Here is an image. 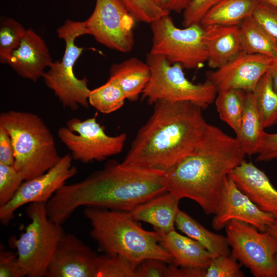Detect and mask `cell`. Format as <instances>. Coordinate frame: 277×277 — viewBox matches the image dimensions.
Wrapping results in <instances>:
<instances>
[{"label":"cell","mask_w":277,"mask_h":277,"mask_svg":"<svg viewBox=\"0 0 277 277\" xmlns=\"http://www.w3.org/2000/svg\"><path fill=\"white\" fill-rule=\"evenodd\" d=\"M165 173L110 161L84 180L61 187L46 203L47 215L62 225L81 207L131 211L167 191Z\"/></svg>","instance_id":"obj_1"},{"label":"cell","mask_w":277,"mask_h":277,"mask_svg":"<svg viewBox=\"0 0 277 277\" xmlns=\"http://www.w3.org/2000/svg\"><path fill=\"white\" fill-rule=\"evenodd\" d=\"M154 105L122 163L166 173L196 149L209 124L191 102L160 100Z\"/></svg>","instance_id":"obj_2"},{"label":"cell","mask_w":277,"mask_h":277,"mask_svg":"<svg viewBox=\"0 0 277 277\" xmlns=\"http://www.w3.org/2000/svg\"><path fill=\"white\" fill-rule=\"evenodd\" d=\"M246 156L239 141L209 124L196 149L165 173L167 190L196 202L208 215L216 210L226 178Z\"/></svg>","instance_id":"obj_3"},{"label":"cell","mask_w":277,"mask_h":277,"mask_svg":"<svg viewBox=\"0 0 277 277\" xmlns=\"http://www.w3.org/2000/svg\"><path fill=\"white\" fill-rule=\"evenodd\" d=\"M83 214L90 223L91 238L103 253L122 255L136 265L149 259L172 263L159 233L143 229L129 212L88 207Z\"/></svg>","instance_id":"obj_4"},{"label":"cell","mask_w":277,"mask_h":277,"mask_svg":"<svg viewBox=\"0 0 277 277\" xmlns=\"http://www.w3.org/2000/svg\"><path fill=\"white\" fill-rule=\"evenodd\" d=\"M0 125L14 149V167L25 181L41 175L61 159L51 131L36 114L10 110L0 114Z\"/></svg>","instance_id":"obj_5"},{"label":"cell","mask_w":277,"mask_h":277,"mask_svg":"<svg viewBox=\"0 0 277 277\" xmlns=\"http://www.w3.org/2000/svg\"><path fill=\"white\" fill-rule=\"evenodd\" d=\"M26 214L30 222L18 238H11L10 242L16 249L26 276H46L58 242L65 232L62 225L49 218L46 203L29 204Z\"/></svg>","instance_id":"obj_6"},{"label":"cell","mask_w":277,"mask_h":277,"mask_svg":"<svg viewBox=\"0 0 277 277\" xmlns=\"http://www.w3.org/2000/svg\"><path fill=\"white\" fill-rule=\"evenodd\" d=\"M57 35L65 43L61 61L53 62L42 76L46 85L54 93L64 107L75 111L80 106L88 108L91 90L86 77L78 78L73 67L84 48L77 46L76 38L87 34L84 22L67 19L57 30Z\"/></svg>","instance_id":"obj_7"},{"label":"cell","mask_w":277,"mask_h":277,"mask_svg":"<svg viewBox=\"0 0 277 277\" xmlns=\"http://www.w3.org/2000/svg\"><path fill=\"white\" fill-rule=\"evenodd\" d=\"M146 63L151 76L142 95L149 104L160 100L189 102L204 110L215 101L217 93L215 87L206 81L193 83L185 76L181 65L150 53L146 56Z\"/></svg>","instance_id":"obj_8"},{"label":"cell","mask_w":277,"mask_h":277,"mask_svg":"<svg viewBox=\"0 0 277 277\" xmlns=\"http://www.w3.org/2000/svg\"><path fill=\"white\" fill-rule=\"evenodd\" d=\"M150 24L152 37L149 53L163 56L171 63L187 69L200 68L207 62L204 28L200 23L179 28L167 14Z\"/></svg>","instance_id":"obj_9"},{"label":"cell","mask_w":277,"mask_h":277,"mask_svg":"<svg viewBox=\"0 0 277 277\" xmlns=\"http://www.w3.org/2000/svg\"><path fill=\"white\" fill-rule=\"evenodd\" d=\"M231 255L255 277H277V239L269 232L233 220L225 227Z\"/></svg>","instance_id":"obj_10"},{"label":"cell","mask_w":277,"mask_h":277,"mask_svg":"<svg viewBox=\"0 0 277 277\" xmlns=\"http://www.w3.org/2000/svg\"><path fill=\"white\" fill-rule=\"evenodd\" d=\"M60 141L71 151L73 160L87 164L102 161L122 151L127 134L108 135L95 117L82 121L74 117L57 131Z\"/></svg>","instance_id":"obj_11"},{"label":"cell","mask_w":277,"mask_h":277,"mask_svg":"<svg viewBox=\"0 0 277 277\" xmlns=\"http://www.w3.org/2000/svg\"><path fill=\"white\" fill-rule=\"evenodd\" d=\"M84 22L87 34L100 44L123 53L132 50L136 21L120 0H96L92 13Z\"/></svg>","instance_id":"obj_12"},{"label":"cell","mask_w":277,"mask_h":277,"mask_svg":"<svg viewBox=\"0 0 277 277\" xmlns=\"http://www.w3.org/2000/svg\"><path fill=\"white\" fill-rule=\"evenodd\" d=\"M72 160L71 154H66L44 173L24 181L12 199L0 206L2 224H9L16 210L26 204L46 203L68 180L77 174V168L72 165Z\"/></svg>","instance_id":"obj_13"},{"label":"cell","mask_w":277,"mask_h":277,"mask_svg":"<svg viewBox=\"0 0 277 277\" xmlns=\"http://www.w3.org/2000/svg\"><path fill=\"white\" fill-rule=\"evenodd\" d=\"M233 220L247 223L261 231H266L276 220L255 204L238 188L229 175L225 180L212 227L219 231Z\"/></svg>","instance_id":"obj_14"},{"label":"cell","mask_w":277,"mask_h":277,"mask_svg":"<svg viewBox=\"0 0 277 277\" xmlns=\"http://www.w3.org/2000/svg\"><path fill=\"white\" fill-rule=\"evenodd\" d=\"M273 62L264 55L242 52L221 67L208 72L206 81L213 85L217 92L231 89L253 91Z\"/></svg>","instance_id":"obj_15"},{"label":"cell","mask_w":277,"mask_h":277,"mask_svg":"<svg viewBox=\"0 0 277 277\" xmlns=\"http://www.w3.org/2000/svg\"><path fill=\"white\" fill-rule=\"evenodd\" d=\"M98 254L76 235L60 239L47 269V277H94Z\"/></svg>","instance_id":"obj_16"},{"label":"cell","mask_w":277,"mask_h":277,"mask_svg":"<svg viewBox=\"0 0 277 277\" xmlns=\"http://www.w3.org/2000/svg\"><path fill=\"white\" fill-rule=\"evenodd\" d=\"M230 176L255 204L277 220V189L262 170L244 160Z\"/></svg>","instance_id":"obj_17"},{"label":"cell","mask_w":277,"mask_h":277,"mask_svg":"<svg viewBox=\"0 0 277 277\" xmlns=\"http://www.w3.org/2000/svg\"><path fill=\"white\" fill-rule=\"evenodd\" d=\"M53 62L43 39L32 29H28L7 64L19 76L35 82L42 77L45 69Z\"/></svg>","instance_id":"obj_18"},{"label":"cell","mask_w":277,"mask_h":277,"mask_svg":"<svg viewBox=\"0 0 277 277\" xmlns=\"http://www.w3.org/2000/svg\"><path fill=\"white\" fill-rule=\"evenodd\" d=\"M204 28L209 67L219 68L243 52L239 26L210 25Z\"/></svg>","instance_id":"obj_19"},{"label":"cell","mask_w":277,"mask_h":277,"mask_svg":"<svg viewBox=\"0 0 277 277\" xmlns=\"http://www.w3.org/2000/svg\"><path fill=\"white\" fill-rule=\"evenodd\" d=\"M180 200L166 191L138 205L129 213L134 220L150 224L156 231L169 232L175 230Z\"/></svg>","instance_id":"obj_20"},{"label":"cell","mask_w":277,"mask_h":277,"mask_svg":"<svg viewBox=\"0 0 277 277\" xmlns=\"http://www.w3.org/2000/svg\"><path fill=\"white\" fill-rule=\"evenodd\" d=\"M157 232L160 244L171 254V264L175 266L206 269L215 257L200 243L175 230Z\"/></svg>","instance_id":"obj_21"},{"label":"cell","mask_w":277,"mask_h":277,"mask_svg":"<svg viewBox=\"0 0 277 277\" xmlns=\"http://www.w3.org/2000/svg\"><path fill=\"white\" fill-rule=\"evenodd\" d=\"M151 76L148 64L137 57H132L112 65L109 78L121 87L126 100L137 101L142 94Z\"/></svg>","instance_id":"obj_22"},{"label":"cell","mask_w":277,"mask_h":277,"mask_svg":"<svg viewBox=\"0 0 277 277\" xmlns=\"http://www.w3.org/2000/svg\"><path fill=\"white\" fill-rule=\"evenodd\" d=\"M264 131L254 92L247 91L240 131L235 136L246 155L256 154Z\"/></svg>","instance_id":"obj_23"},{"label":"cell","mask_w":277,"mask_h":277,"mask_svg":"<svg viewBox=\"0 0 277 277\" xmlns=\"http://www.w3.org/2000/svg\"><path fill=\"white\" fill-rule=\"evenodd\" d=\"M258 3V0H222L206 13L200 23L203 27L240 26L252 15Z\"/></svg>","instance_id":"obj_24"},{"label":"cell","mask_w":277,"mask_h":277,"mask_svg":"<svg viewBox=\"0 0 277 277\" xmlns=\"http://www.w3.org/2000/svg\"><path fill=\"white\" fill-rule=\"evenodd\" d=\"M175 226L186 236L200 243L215 257L230 254L226 236L209 231L180 209L176 216Z\"/></svg>","instance_id":"obj_25"},{"label":"cell","mask_w":277,"mask_h":277,"mask_svg":"<svg viewBox=\"0 0 277 277\" xmlns=\"http://www.w3.org/2000/svg\"><path fill=\"white\" fill-rule=\"evenodd\" d=\"M243 52L267 56L277 62V38L268 32L253 17L239 26Z\"/></svg>","instance_id":"obj_26"},{"label":"cell","mask_w":277,"mask_h":277,"mask_svg":"<svg viewBox=\"0 0 277 277\" xmlns=\"http://www.w3.org/2000/svg\"><path fill=\"white\" fill-rule=\"evenodd\" d=\"M247 91L231 89L217 92L215 99L220 118L236 135L240 131Z\"/></svg>","instance_id":"obj_27"},{"label":"cell","mask_w":277,"mask_h":277,"mask_svg":"<svg viewBox=\"0 0 277 277\" xmlns=\"http://www.w3.org/2000/svg\"><path fill=\"white\" fill-rule=\"evenodd\" d=\"M253 91L264 129L277 124V93L273 89L268 71L260 78Z\"/></svg>","instance_id":"obj_28"},{"label":"cell","mask_w":277,"mask_h":277,"mask_svg":"<svg viewBox=\"0 0 277 277\" xmlns=\"http://www.w3.org/2000/svg\"><path fill=\"white\" fill-rule=\"evenodd\" d=\"M126 96L119 85L109 78L102 86L91 90L89 105L104 114H109L121 108Z\"/></svg>","instance_id":"obj_29"},{"label":"cell","mask_w":277,"mask_h":277,"mask_svg":"<svg viewBox=\"0 0 277 277\" xmlns=\"http://www.w3.org/2000/svg\"><path fill=\"white\" fill-rule=\"evenodd\" d=\"M26 32L14 18L3 17L0 22V62L7 64L13 53L20 45Z\"/></svg>","instance_id":"obj_30"},{"label":"cell","mask_w":277,"mask_h":277,"mask_svg":"<svg viewBox=\"0 0 277 277\" xmlns=\"http://www.w3.org/2000/svg\"><path fill=\"white\" fill-rule=\"evenodd\" d=\"M137 266L122 255L104 253L97 258L94 277H134Z\"/></svg>","instance_id":"obj_31"},{"label":"cell","mask_w":277,"mask_h":277,"mask_svg":"<svg viewBox=\"0 0 277 277\" xmlns=\"http://www.w3.org/2000/svg\"><path fill=\"white\" fill-rule=\"evenodd\" d=\"M136 22L151 24L169 12L161 8L154 0H120Z\"/></svg>","instance_id":"obj_32"},{"label":"cell","mask_w":277,"mask_h":277,"mask_svg":"<svg viewBox=\"0 0 277 277\" xmlns=\"http://www.w3.org/2000/svg\"><path fill=\"white\" fill-rule=\"evenodd\" d=\"M24 181L13 165L0 163V206L12 199Z\"/></svg>","instance_id":"obj_33"},{"label":"cell","mask_w":277,"mask_h":277,"mask_svg":"<svg viewBox=\"0 0 277 277\" xmlns=\"http://www.w3.org/2000/svg\"><path fill=\"white\" fill-rule=\"evenodd\" d=\"M241 266L231 254L219 255L212 260L204 277H243Z\"/></svg>","instance_id":"obj_34"},{"label":"cell","mask_w":277,"mask_h":277,"mask_svg":"<svg viewBox=\"0 0 277 277\" xmlns=\"http://www.w3.org/2000/svg\"><path fill=\"white\" fill-rule=\"evenodd\" d=\"M271 35L277 38V8L267 3L259 1L252 15Z\"/></svg>","instance_id":"obj_35"},{"label":"cell","mask_w":277,"mask_h":277,"mask_svg":"<svg viewBox=\"0 0 277 277\" xmlns=\"http://www.w3.org/2000/svg\"><path fill=\"white\" fill-rule=\"evenodd\" d=\"M222 0H193L183 12L182 26L200 23L206 13Z\"/></svg>","instance_id":"obj_36"},{"label":"cell","mask_w":277,"mask_h":277,"mask_svg":"<svg viewBox=\"0 0 277 277\" xmlns=\"http://www.w3.org/2000/svg\"><path fill=\"white\" fill-rule=\"evenodd\" d=\"M167 264L156 259L145 260L136 266L134 277H168Z\"/></svg>","instance_id":"obj_37"},{"label":"cell","mask_w":277,"mask_h":277,"mask_svg":"<svg viewBox=\"0 0 277 277\" xmlns=\"http://www.w3.org/2000/svg\"><path fill=\"white\" fill-rule=\"evenodd\" d=\"M26 276L20 265L17 255L13 252L0 251V277Z\"/></svg>","instance_id":"obj_38"},{"label":"cell","mask_w":277,"mask_h":277,"mask_svg":"<svg viewBox=\"0 0 277 277\" xmlns=\"http://www.w3.org/2000/svg\"><path fill=\"white\" fill-rule=\"evenodd\" d=\"M256 154L257 162H268L277 159V132H263Z\"/></svg>","instance_id":"obj_39"},{"label":"cell","mask_w":277,"mask_h":277,"mask_svg":"<svg viewBox=\"0 0 277 277\" xmlns=\"http://www.w3.org/2000/svg\"><path fill=\"white\" fill-rule=\"evenodd\" d=\"M14 149L11 137L6 129L0 125V163L13 165Z\"/></svg>","instance_id":"obj_40"},{"label":"cell","mask_w":277,"mask_h":277,"mask_svg":"<svg viewBox=\"0 0 277 277\" xmlns=\"http://www.w3.org/2000/svg\"><path fill=\"white\" fill-rule=\"evenodd\" d=\"M206 269L169 265L168 277H204Z\"/></svg>","instance_id":"obj_41"},{"label":"cell","mask_w":277,"mask_h":277,"mask_svg":"<svg viewBox=\"0 0 277 277\" xmlns=\"http://www.w3.org/2000/svg\"><path fill=\"white\" fill-rule=\"evenodd\" d=\"M163 9L168 12L178 13L183 11L190 5L193 0H154Z\"/></svg>","instance_id":"obj_42"},{"label":"cell","mask_w":277,"mask_h":277,"mask_svg":"<svg viewBox=\"0 0 277 277\" xmlns=\"http://www.w3.org/2000/svg\"><path fill=\"white\" fill-rule=\"evenodd\" d=\"M268 72L271 76L273 89L277 93V62H273Z\"/></svg>","instance_id":"obj_43"},{"label":"cell","mask_w":277,"mask_h":277,"mask_svg":"<svg viewBox=\"0 0 277 277\" xmlns=\"http://www.w3.org/2000/svg\"><path fill=\"white\" fill-rule=\"evenodd\" d=\"M266 231L273 235L277 239V220L269 226ZM275 260L277 264V254L275 256Z\"/></svg>","instance_id":"obj_44"},{"label":"cell","mask_w":277,"mask_h":277,"mask_svg":"<svg viewBox=\"0 0 277 277\" xmlns=\"http://www.w3.org/2000/svg\"><path fill=\"white\" fill-rule=\"evenodd\" d=\"M270 4L277 8V0H258Z\"/></svg>","instance_id":"obj_45"}]
</instances>
